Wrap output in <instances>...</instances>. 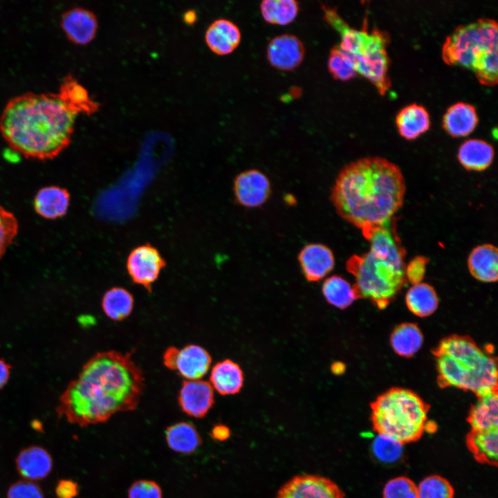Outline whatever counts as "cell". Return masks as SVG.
<instances>
[{
	"mask_svg": "<svg viewBox=\"0 0 498 498\" xmlns=\"http://www.w3.org/2000/svg\"><path fill=\"white\" fill-rule=\"evenodd\" d=\"M405 261L369 250L351 256L346 268L355 278L358 297L385 308L406 282Z\"/></svg>",
	"mask_w": 498,
	"mask_h": 498,
	"instance_id": "7",
	"label": "cell"
},
{
	"mask_svg": "<svg viewBox=\"0 0 498 498\" xmlns=\"http://www.w3.org/2000/svg\"><path fill=\"white\" fill-rule=\"evenodd\" d=\"M77 113L57 93L26 92L10 98L0 115V133L26 158L51 160L70 145Z\"/></svg>",
	"mask_w": 498,
	"mask_h": 498,
	"instance_id": "2",
	"label": "cell"
},
{
	"mask_svg": "<svg viewBox=\"0 0 498 498\" xmlns=\"http://www.w3.org/2000/svg\"><path fill=\"white\" fill-rule=\"evenodd\" d=\"M144 388L143 371L131 353L98 352L62 394L57 412L80 426L101 423L136 409Z\"/></svg>",
	"mask_w": 498,
	"mask_h": 498,
	"instance_id": "1",
	"label": "cell"
},
{
	"mask_svg": "<svg viewBox=\"0 0 498 498\" xmlns=\"http://www.w3.org/2000/svg\"><path fill=\"white\" fill-rule=\"evenodd\" d=\"M427 259L424 257H416L405 266V277L412 284L421 282L425 272Z\"/></svg>",
	"mask_w": 498,
	"mask_h": 498,
	"instance_id": "41",
	"label": "cell"
},
{
	"mask_svg": "<svg viewBox=\"0 0 498 498\" xmlns=\"http://www.w3.org/2000/svg\"><path fill=\"white\" fill-rule=\"evenodd\" d=\"M166 264L158 250L147 243L131 250L127 257V270L133 283L151 293L152 284Z\"/></svg>",
	"mask_w": 498,
	"mask_h": 498,
	"instance_id": "9",
	"label": "cell"
},
{
	"mask_svg": "<svg viewBox=\"0 0 498 498\" xmlns=\"http://www.w3.org/2000/svg\"><path fill=\"white\" fill-rule=\"evenodd\" d=\"M383 498H418L414 482L406 477L394 478L385 484Z\"/></svg>",
	"mask_w": 498,
	"mask_h": 498,
	"instance_id": "38",
	"label": "cell"
},
{
	"mask_svg": "<svg viewBox=\"0 0 498 498\" xmlns=\"http://www.w3.org/2000/svg\"><path fill=\"white\" fill-rule=\"evenodd\" d=\"M390 342L394 351L397 354L410 357L421 348L423 336L417 325L412 323H403L393 331Z\"/></svg>",
	"mask_w": 498,
	"mask_h": 498,
	"instance_id": "30",
	"label": "cell"
},
{
	"mask_svg": "<svg viewBox=\"0 0 498 498\" xmlns=\"http://www.w3.org/2000/svg\"><path fill=\"white\" fill-rule=\"evenodd\" d=\"M241 33L232 21L219 19L214 21L205 33V42L210 50L219 55L232 53L239 44Z\"/></svg>",
	"mask_w": 498,
	"mask_h": 498,
	"instance_id": "18",
	"label": "cell"
},
{
	"mask_svg": "<svg viewBox=\"0 0 498 498\" xmlns=\"http://www.w3.org/2000/svg\"><path fill=\"white\" fill-rule=\"evenodd\" d=\"M322 290L327 302L340 309L347 308L358 298L354 286L339 275L326 278Z\"/></svg>",
	"mask_w": 498,
	"mask_h": 498,
	"instance_id": "32",
	"label": "cell"
},
{
	"mask_svg": "<svg viewBox=\"0 0 498 498\" xmlns=\"http://www.w3.org/2000/svg\"><path fill=\"white\" fill-rule=\"evenodd\" d=\"M275 498H344V493L329 478L304 474L284 483Z\"/></svg>",
	"mask_w": 498,
	"mask_h": 498,
	"instance_id": "10",
	"label": "cell"
},
{
	"mask_svg": "<svg viewBox=\"0 0 498 498\" xmlns=\"http://www.w3.org/2000/svg\"><path fill=\"white\" fill-rule=\"evenodd\" d=\"M234 193L239 204L256 208L263 205L270 194L267 176L257 169L240 173L234 181Z\"/></svg>",
	"mask_w": 498,
	"mask_h": 498,
	"instance_id": "11",
	"label": "cell"
},
{
	"mask_svg": "<svg viewBox=\"0 0 498 498\" xmlns=\"http://www.w3.org/2000/svg\"><path fill=\"white\" fill-rule=\"evenodd\" d=\"M211 362V356L204 348L187 344L178 349L174 371L187 380H200L207 374Z\"/></svg>",
	"mask_w": 498,
	"mask_h": 498,
	"instance_id": "16",
	"label": "cell"
},
{
	"mask_svg": "<svg viewBox=\"0 0 498 498\" xmlns=\"http://www.w3.org/2000/svg\"><path fill=\"white\" fill-rule=\"evenodd\" d=\"M465 442L468 450L477 462L497 466L498 430H470L466 435Z\"/></svg>",
	"mask_w": 498,
	"mask_h": 498,
	"instance_id": "26",
	"label": "cell"
},
{
	"mask_svg": "<svg viewBox=\"0 0 498 498\" xmlns=\"http://www.w3.org/2000/svg\"><path fill=\"white\" fill-rule=\"evenodd\" d=\"M12 367L3 359H0V389L7 383Z\"/></svg>",
	"mask_w": 498,
	"mask_h": 498,
	"instance_id": "45",
	"label": "cell"
},
{
	"mask_svg": "<svg viewBox=\"0 0 498 498\" xmlns=\"http://www.w3.org/2000/svg\"><path fill=\"white\" fill-rule=\"evenodd\" d=\"M400 167L379 157L360 158L340 172L331 191L338 214L361 230L391 221L403 204Z\"/></svg>",
	"mask_w": 498,
	"mask_h": 498,
	"instance_id": "3",
	"label": "cell"
},
{
	"mask_svg": "<svg viewBox=\"0 0 498 498\" xmlns=\"http://www.w3.org/2000/svg\"><path fill=\"white\" fill-rule=\"evenodd\" d=\"M478 115L474 106L458 102L451 105L443 117V127L452 136H464L470 133L478 123Z\"/></svg>",
	"mask_w": 498,
	"mask_h": 498,
	"instance_id": "20",
	"label": "cell"
},
{
	"mask_svg": "<svg viewBox=\"0 0 498 498\" xmlns=\"http://www.w3.org/2000/svg\"><path fill=\"white\" fill-rule=\"evenodd\" d=\"M328 68L335 79L343 81L353 78L357 73L351 60L339 45L334 46L330 52Z\"/></svg>",
	"mask_w": 498,
	"mask_h": 498,
	"instance_id": "35",
	"label": "cell"
},
{
	"mask_svg": "<svg viewBox=\"0 0 498 498\" xmlns=\"http://www.w3.org/2000/svg\"><path fill=\"white\" fill-rule=\"evenodd\" d=\"M183 19L187 24H193L196 19V12L194 10H188L185 13Z\"/></svg>",
	"mask_w": 498,
	"mask_h": 498,
	"instance_id": "46",
	"label": "cell"
},
{
	"mask_svg": "<svg viewBox=\"0 0 498 498\" xmlns=\"http://www.w3.org/2000/svg\"><path fill=\"white\" fill-rule=\"evenodd\" d=\"M418 498H454V490L451 483L439 475H430L423 479L417 486Z\"/></svg>",
	"mask_w": 498,
	"mask_h": 498,
	"instance_id": "34",
	"label": "cell"
},
{
	"mask_svg": "<svg viewBox=\"0 0 498 498\" xmlns=\"http://www.w3.org/2000/svg\"><path fill=\"white\" fill-rule=\"evenodd\" d=\"M261 15L271 24L286 25L296 17L298 3L293 0H266L261 3Z\"/></svg>",
	"mask_w": 498,
	"mask_h": 498,
	"instance_id": "33",
	"label": "cell"
},
{
	"mask_svg": "<svg viewBox=\"0 0 498 498\" xmlns=\"http://www.w3.org/2000/svg\"><path fill=\"white\" fill-rule=\"evenodd\" d=\"M133 304L131 293L122 287L109 289L102 299L103 312L113 321H121L127 317L132 312Z\"/></svg>",
	"mask_w": 498,
	"mask_h": 498,
	"instance_id": "29",
	"label": "cell"
},
{
	"mask_svg": "<svg viewBox=\"0 0 498 498\" xmlns=\"http://www.w3.org/2000/svg\"><path fill=\"white\" fill-rule=\"evenodd\" d=\"M298 260L305 278L318 282L334 268L335 258L331 250L321 243H309L299 252Z\"/></svg>",
	"mask_w": 498,
	"mask_h": 498,
	"instance_id": "15",
	"label": "cell"
},
{
	"mask_svg": "<svg viewBox=\"0 0 498 498\" xmlns=\"http://www.w3.org/2000/svg\"><path fill=\"white\" fill-rule=\"evenodd\" d=\"M58 92L77 114L91 115L99 109V104L90 98L87 90L71 75L62 79Z\"/></svg>",
	"mask_w": 498,
	"mask_h": 498,
	"instance_id": "27",
	"label": "cell"
},
{
	"mask_svg": "<svg viewBox=\"0 0 498 498\" xmlns=\"http://www.w3.org/2000/svg\"><path fill=\"white\" fill-rule=\"evenodd\" d=\"M470 430L489 431L498 430L497 391L478 397L467 418Z\"/></svg>",
	"mask_w": 498,
	"mask_h": 498,
	"instance_id": "22",
	"label": "cell"
},
{
	"mask_svg": "<svg viewBox=\"0 0 498 498\" xmlns=\"http://www.w3.org/2000/svg\"><path fill=\"white\" fill-rule=\"evenodd\" d=\"M18 230L19 223L15 214L0 205V259L13 242Z\"/></svg>",
	"mask_w": 498,
	"mask_h": 498,
	"instance_id": "36",
	"label": "cell"
},
{
	"mask_svg": "<svg viewBox=\"0 0 498 498\" xmlns=\"http://www.w3.org/2000/svg\"><path fill=\"white\" fill-rule=\"evenodd\" d=\"M344 370V365L339 362L333 363L331 366V371L335 374H340Z\"/></svg>",
	"mask_w": 498,
	"mask_h": 498,
	"instance_id": "47",
	"label": "cell"
},
{
	"mask_svg": "<svg viewBox=\"0 0 498 498\" xmlns=\"http://www.w3.org/2000/svg\"><path fill=\"white\" fill-rule=\"evenodd\" d=\"M178 349L171 346L166 349L163 359L164 365L170 370H175L176 360Z\"/></svg>",
	"mask_w": 498,
	"mask_h": 498,
	"instance_id": "43",
	"label": "cell"
},
{
	"mask_svg": "<svg viewBox=\"0 0 498 498\" xmlns=\"http://www.w3.org/2000/svg\"><path fill=\"white\" fill-rule=\"evenodd\" d=\"M371 422L378 434L401 444L418 441L427 427L429 406L414 391L394 387L371 405Z\"/></svg>",
	"mask_w": 498,
	"mask_h": 498,
	"instance_id": "6",
	"label": "cell"
},
{
	"mask_svg": "<svg viewBox=\"0 0 498 498\" xmlns=\"http://www.w3.org/2000/svg\"><path fill=\"white\" fill-rule=\"evenodd\" d=\"M166 440L172 450L183 454L193 452L201 443L199 434L195 427L185 422L169 426L166 430Z\"/></svg>",
	"mask_w": 498,
	"mask_h": 498,
	"instance_id": "31",
	"label": "cell"
},
{
	"mask_svg": "<svg viewBox=\"0 0 498 498\" xmlns=\"http://www.w3.org/2000/svg\"><path fill=\"white\" fill-rule=\"evenodd\" d=\"M16 462L17 470L28 481L44 479L50 473L53 465L48 452L39 446L23 450Z\"/></svg>",
	"mask_w": 498,
	"mask_h": 498,
	"instance_id": "21",
	"label": "cell"
},
{
	"mask_svg": "<svg viewBox=\"0 0 498 498\" xmlns=\"http://www.w3.org/2000/svg\"><path fill=\"white\" fill-rule=\"evenodd\" d=\"M68 191L57 185L46 186L38 190L35 196L33 207L40 216L50 220L66 214L70 204Z\"/></svg>",
	"mask_w": 498,
	"mask_h": 498,
	"instance_id": "17",
	"label": "cell"
},
{
	"mask_svg": "<svg viewBox=\"0 0 498 498\" xmlns=\"http://www.w3.org/2000/svg\"><path fill=\"white\" fill-rule=\"evenodd\" d=\"M230 430L224 425H216L212 430V436L216 440L222 441L226 440L230 436Z\"/></svg>",
	"mask_w": 498,
	"mask_h": 498,
	"instance_id": "44",
	"label": "cell"
},
{
	"mask_svg": "<svg viewBox=\"0 0 498 498\" xmlns=\"http://www.w3.org/2000/svg\"><path fill=\"white\" fill-rule=\"evenodd\" d=\"M210 385L221 395H232L240 391L243 374L239 365L226 359L217 362L212 369Z\"/></svg>",
	"mask_w": 498,
	"mask_h": 498,
	"instance_id": "23",
	"label": "cell"
},
{
	"mask_svg": "<svg viewBox=\"0 0 498 498\" xmlns=\"http://www.w3.org/2000/svg\"><path fill=\"white\" fill-rule=\"evenodd\" d=\"M405 301L409 310L419 317L432 314L439 304L433 287L423 282L412 284L407 292Z\"/></svg>",
	"mask_w": 498,
	"mask_h": 498,
	"instance_id": "28",
	"label": "cell"
},
{
	"mask_svg": "<svg viewBox=\"0 0 498 498\" xmlns=\"http://www.w3.org/2000/svg\"><path fill=\"white\" fill-rule=\"evenodd\" d=\"M471 275L483 282H495L498 277L497 248L492 244L475 247L468 258Z\"/></svg>",
	"mask_w": 498,
	"mask_h": 498,
	"instance_id": "19",
	"label": "cell"
},
{
	"mask_svg": "<svg viewBox=\"0 0 498 498\" xmlns=\"http://www.w3.org/2000/svg\"><path fill=\"white\" fill-rule=\"evenodd\" d=\"M77 492V483L71 480L60 481L55 489L57 498H74Z\"/></svg>",
	"mask_w": 498,
	"mask_h": 498,
	"instance_id": "42",
	"label": "cell"
},
{
	"mask_svg": "<svg viewBox=\"0 0 498 498\" xmlns=\"http://www.w3.org/2000/svg\"><path fill=\"white\" fill-rule=\"evenodd\" d=\"M129 498H162V492L155 482L140 480L133 483L130 487Z\"/></svg>",
	"mask_w": 498,
	"mask_h": 498,
	"instance_id": "40",
	"label": "cell"
},
{
	"mask_svg": "<svg viewBox=\"0 0 498 498\" xmlns=\"http://www.w3.org/2000/svg\"><path fill=\"white\" fill-rule=\"evenodd\" d=\"M60 25L69 41L84 45L95 37L98 20L92 11L82 7H74L62 14Z\"/></svg>",
	"mask_w": 498,
	"mask_h": 498,
	"instance_id": "13",
	"label": "cell"
},
{
	"mask_svg": "<svg viewBox=\"0 0 498 498\" xmlns=\"http://www.w3.org/2000/svg\"><path fill=\"white\" fill-rule=\"evenodd\" d=\"M396 123L400 134L406 139L412 140L429 129L430 115L423 106L412 103L400 110Z\"/></svg>",
	"mask_w": 498,
	"mask_h": 498,
	"instance_id": "25",
	"label": "cell"
},
{
	"mask_svg": "<svg viewBox=\"0 0 498 498\" xmlns=\"http://www.w3.org/2000/svg\"><path fill=\"white\" fill-rule=\"evenodd\" d=\"M181 409L187 415L205 416L214 404V392L210 382L201 380H184L178 396Z\"/></svg>",
	"mask_w": 498,
	"mask_h": 498,
	"instance_id": "12",
	"label": "cell"
},
{
	"mask_svg": "<svg viewBox=\"0 0 498 498\" xmlns=\"http://www.w3.org/2000/svg\"><path fill=\"white\" fill-rule=\"evenodd\" d=\"M494 155V149L490 143L481 139L472 138L461 145L457 157L466 169L483 171L491 165Z\"/></svg>",
	"mask_w": 498,
	"mask_h": 498,
	"instance_id": "24",
	"label": "cell"
},
{
	"mask_svg": "<svg viewBox=\"0 0 498 498\" xmlns=\"http://www.w3.org/2000/svg\"><path fill=\"white\" fill-rule=\"evenodd\" d=\"M304 56V48L295 35L284 34L274 37L267 47V58L270 64L282 71L298 66Z\"/></svg>",
	"mask_w": 498,
	"mask_h": 498,
	"instance_id": "14",
	"label": "cell"
},
{
	"mask_svg": "<svg viewBox=\"0 0 498 498\" xmlns=\"http://www.w3.org/2000/svg\"><path fill=\"white\" fill-rule=\"evenodd\" d=\"M322 8L326 21L340 35V48L350 58L356 72L374 84L380 94H385L391 85L387 52L389 34L376 27L368 31L366 22L357 30L350 27L336 10Z\"/></svg>",
	"mask_w": 498,
	"mask_h": 498,
	"instance_id": "5",
	"label": "cell"
},
{
	"mask_svg": "<svg viewBox=\"0 0 498 498\" xmlns=\"http://www.w3.org/2000/svg\"><path fill=\"white\" fill-rule=\"evenodd\" d=\"M403 444L383 434H378L372 445L375 456L384 462H394L398 460L403 451Z\"/></svg>",
	"mask_w": 498,
	"mask_h": 498,
	"instance_id": "37",
	"label": "cell"
},
{
	"mask_svg": "<svg viewBox=\"0 0 498 498\" xmlns=\"http://www.w3.org/2000/svg\"><path fill=\"white\" fill-rule=\"evenodd\" d=\"M497 23L490 18L457 26L442 46V57L449 65L473 72L490 55L497 53Z\"/></svg>",
	"mask_w": 498,
	"mask_h": 498,
	"instance_id": "8",
	"label": "cell"
},
{
	"mask_svg": "<svg viewBox=\"0 0 498 498\" xmlns=\"http://www.w3.org/2000/svg\"><path fill=\"white\" fill-rule=\"evenodd\" d=\"M7 498H44L40 488L30 481H19L12 484Z\"/></svg>",
	"mask_w": 498,
	"mask_h": 498,
	"instance_id": "39",
	"label": "cell"
},
{
	"mask_svg": "<svg viewBox=\"0 0 498 498\" xmlns=\"http://www.w3.org/2000/svg\"><path fill=\"white\" fill-rule=\"evenodd\" d=\"M441 387H456L480 397L497 391V367L492 353L470 338L451 335L434 351Z\"/></svg>",
	"mask_w": 498,
	"mask_h": 498,
	"instance_id": "4",
	"label": "cell"
}]
</instances>
